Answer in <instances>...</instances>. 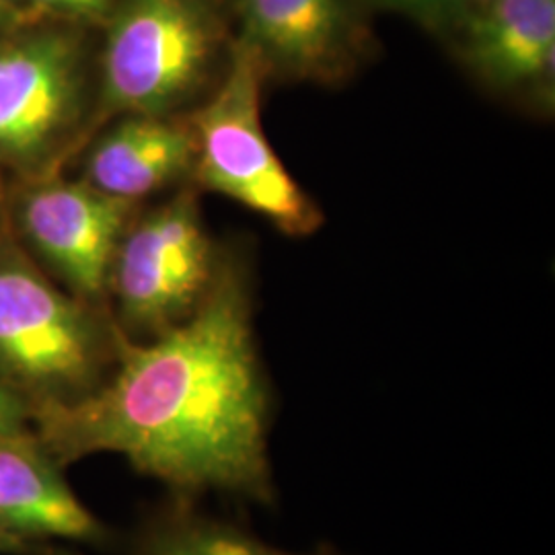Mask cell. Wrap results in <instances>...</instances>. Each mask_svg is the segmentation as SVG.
<instances>
[{
	"label": "cell",
	"instance_id": "7",
	"mask_svg": "<svg viewBox=\"0 0 555 555\" xmlns=\"http://www.w3.org/2000/svg\"><path fill=\"white\" fill-rule=\"evenodd\" d=\"M132 204L103 194L85 179H43L21 199V229L70 293L89 302L109 284Z\"/></svg>",
	"mask_w": 555,
	"mask_h": 555
},
{
	"label": "cell",
	"instance_id": "9",
	"mask_svg": "<svg viewBox=\"0 0 555 555\" xmlns=\"http://www.w3.org/2000/svg\"><path fill=\"white\" fill-rule=\"evenodd\" d=\"M60 469L34 428L0 435V533L36 543H107L109 531L75 496Z\"/></svg>",
	"mask_w": 555,
	"mask_h": 555
},
{
	"label": "cell",
	"instance_id": "11",
	"mask_svg": "<svg viewBox=\"0 0 555 555\" xmlns=\"http://www.w3.org/2000/svg\"><path fill=\"white\" fill-rule=\"evenodd\" d=\"M463 20V59L486 82L516 89L552 75L555 0H490Z\"/></svg>",
	"mask_w": 555,
	"mask_h": 555
},
{
	"label": "cell",
	"instance_id": "16",
	"mask_svg": "<svg viewBox=\"0 0 555 555\" xmlns=\"http://www.w3.org/2000/svg\"><path fill=\"white\" fill-rule=\"evenodd\" d=\"M46 9H56L80 17H100L109 11L112 0H31Z\"/></svg>",
	"mask_w": 555,
	"mask_h": 555
},
{
	"label": "cell",
	"instance_id": "3",
	"mask_svg": "<svg viewBox=\"0 0 555 555\" xmlns=\"http://www.w3.org/2000/svg\"><path fill=\"white\" fill-rule=\"evenodd\" d=\"M268 70L241 40L229 48V68L190 121L196 137L199 183L270 220L288 237L313 235L323 222L311 198L272 149L261 126V87Z\"/></svg>",
	"mask_w": 555,
	"mask_h": 555
},
{
	"label": "cell",
	"instance_id": "15",
	"mask_svg": "<svg viewBox=\"0 0 555 555\" xmlns=\"http://www.w3.org/2000/svg\"><path fill=\"white\" fill-rule=\"evenodd\" d=\"M0 555H75L52 543H36L20 537L0 533Z\"/></svg>",
	"mask_w": 555,
	"mask_h": 555
},
{
	"label": "cell",
	"instance_id": "17",
	"mask_svg": "<svg viewBox=\"0 0 555 555\" xmlns=\"http://www.w3.org/2000/svg\"><path fill=\"white\" fill-rule=\"evenodd\" d=\"M486 2H490V0H469V11H474L477 7H483Z\"/></svg>",
	"mask_w": 555,
	"mask_h": 555
},
{
	"label": "cell",
	"instance_id": "6",
	"mask_svg": "<svg viewBox=\"0 0 555 555\" xmlns=\"http://www.w3.org/2000/svg\"><path fill=\"white\" fill-rule=\"evenodd\" d=\"M85 68L77 36L46 29L0 46V167L40 169L79 124Z\"/></svg>",
	"mask_w": 555,
	"mask_h": 555
},
{
	"label": "cell",
	"instance_id": "8",
	"mask_svg": "<svg viewBox=\"0 0 555 555\" xmlns=\"http://www.w3.org/2000/svg\"><path fill=\"white\" fill-rule=\"evenodd\" d=\"M247 43L270 75L334 82L362 48L352 0H229Z\"/></svg>",
	"mask_w": 555,
	"mask_h": 555
},
{
	"label": "cell",
	"instance_id": "2",
	"mask_svg": "<svg viewBox=\"0 0 555 555\" xmlns=\"http://www.w3.org/2000/svg\"><path fill=\"white\" fill-rule=\"evenodd\" d=\"M116 346L118 332H107L85 300L0 243V385L23 397L31 414L95 391Z\"/></svg>",
	"mask_w": 555,
	"mask_h": 555
},
{
	"label": "cell",
	"instance_id": "19",
	"mask_svg": "<svg viewBox=\"0 0 555 555\" xmlns=\"http://www.w3.org/2000/svg\"><path fill=\"white\" fill-rule=\"evenodd\" d=\"M2 2H4V0H2Z\"/></svg>",
	"mask_w": 555,
	"mask_h": 555
},
{
	"label": "cell",
	"instance_id": "12",
	"mask_svg": "<svg viewBox=\"0 0 555 555\" xmlns=\"http://www.w3.org/2000/svg\"><path fill=\"white\" fill-rule=\"evenodd\" d=\"M134 555H297L278 552L235 525L202 515L192 498H179L155 516ZM311 555H337L321 552Z\"/></svg>",
	"mask_w": 555,
	"mask_h": 555
},
{
	"label": "cell",
	"instance_id": "14",
	"mask_svg": "<svg viewBox=\"0 0 555 555\" xmlns=\"http://www.w3.org/2000/svg\"><path fill=\"white\" fill-rule=\"evenodd\" d=\"M27 428H31L29 403L0 385V435H15Z\"/></svg>",
	"mask_w": 555,
	"mask_h": 555
},
{
	"label": "cell",
	"instance_id": "10",
	"mask_svg": "<svg viewBox=\"0 0 555 555\" xmlns=\"http://www.w3.org/2000/svg\"><path fill=\"white\" fill-rule=\"evenodd\" d=\"M196 137L169 116L130 114L91 149L85 181L114 198L137 202L194 171Z\"/></svg>",
	"mask_w": 555,
	"mask_h": 555
},
{
	"label": "cell",
	"instance_id": "5",
	"mask_svg": "<svg viewBox=\"0 0 555 555\" xmlns=\"http://www.w3.org/2000/svg\"><path fill=\"white\" fill-rule=\"evenodd\" d=\"M217 270L196 196L183 192L126 229L107 286L124 327L157 336L194 313Z\"/></svg>",
	"mask_w": 555,
	"mask_h": 555
},
{
	"label": "cell",
	"instance_id": "4",
	"mask_svg": "<svg viewBox=\"0 0 555 555\" xmlns=\"http://www.w3.org/2000/svg\"><path fill=\"white\" fill-rule=\"evenodd\" d=\"M224 21L217 0H121L103 50V103L169 116L208 79Z\"/></svg>",
	"mask_w": 555,
	"mask_h": 555
},
{
	"label": "cell",
	"instance_id": "1",
	"mask_svg": "<svg viewBox=\"0 0 555 555\" xmlns=\"http://www.w3.org/2000/svg\"><path fill=\"white\" fill-rule=\"evenodd\" d=\"M116 358V373L95 391L31 414L36 437L62 467L118 453L179 498L227 492L272 504L270 391L249 291L233 266L217 270L190 318L149 344L118 334Z\"/></svg>",
	"mask_w": 555,
	"mask_h": 555
},
{
	"label": "cell",
	"instance_id": "13",
	"mask_svg": "<svg viewBox=\"0 0 555 555\" xmlns=\"http://www.w3.org/2000/svg\"><path fill=\"white\" fill-rule=\"evenodd\" d=\"M380 7L396 9L428 25H442L469 13V0H375Z\"/></svg>",
	"mask_w": 555,
	"mask_h": 555
},
{
	"label": "cell",
	"instance_id": "18",
	"mask_svg": "<svg viewBox=\"0 0 555 555\" xmlns=\"http://www.w3.org/2000/svg\"><path fill=\"white\" fill-rule=\"evenodd\" d=\"M4 17V7H2V0H0V21Z\"/></svg>",
	"mask_w": 555,
	"mask_h": 555
}]
</instances>
